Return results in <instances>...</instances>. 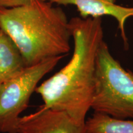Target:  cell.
Returning a JSON list of instances; mask_svg holds the SVG:
<instances>
[{"label": "cell", "mask_w": 133, "mask_h": 133, "mask_svg": "<svg viewBox=\"0 0 133 133\" xmlns=\"http://www.w3.org/2000/svg\"><path fill=\"white\" fill-rule=\"evenodd\" d=\"M91 109L115 118H133V72L115 59L104 40L96 58Z\"/></svg>", "instance_id": "3957f363"}, {"label": "cell", "mask_w": 133, "mask_h": 133, "mask_svg": "<svg viewBox=\"0 0 133 133\" xmlns=\"http://www.w3.org/2000/svg\"><path fill=\"white\" fill-rule=\"evenodd\" d=\"M17 133H87L85 124L76 122L67 114L54 109H38L21 116Z\"/></svg>", "instance_id": "5b68a950"}, {"label": "cell", "mask_w": 133, "mask_h": 133, "mask_svg": "<svg viewBox=\"0 0 133 133\" xmlns=\"http://www.w3.org/2000/svg\"><path fill=\"white\" fill-rule=\"evenodd\" d=\"M51 4L57 5H74L77 8L80 17L101 18L102 16H111L118 23V29L123 41L124 48H129L128 39L126 34V20L133 17V8L126 7L116 4V0H44Z\"/></svg>", "instance_id": "8992f818"}, {"label": "cell", "mask_w": 133, "mask_h": 133, "mask_svg": "<svg viewBox=\"0 0 133 133\" xmlns=\"http://www.w3.org/2000/svg\"><path fill=\"white\" fill-rule=\"evenodd\" d=\"M25 67L19 48L0 26V85Z\"/></svg>", "instance_id": "52a82bcc"}, {"label": "cell", "mask_w": 133, "mask_h": 133, "mask_svg": "<svg viewBox=\"0 0 133 133\" xmlns=\"http://www.w3.org/2000/svg\"><path fill=\"white\" fill-rule=\"evenodd\" d=\"M31 0H0V8H11L24 6Z\"/></svg>", "instance_id": "9c48e42d"}, {"label": "cell", "mask_w": 133, "mask_h": 133, "mask_svg": "<svg viewBox=\"0 0 133 133\" xmlns=\"http://www.w3.org/2000/svg\"><path fill=\"white\" fill-rule=\"evenodd\" d=\"M87 133H133V120L118 119L94 112L86 120Z\"/></svg>", "instance_id": "ba28073f"}, {"label": "cell", "mask_w": 133, "mask_h": 133, "mask_svg": "<svg viewBox=\"0 0 133 133\" xmlns=\"http://www.w3.org/2000/svg\"><path fill=\"white\" fill-rule=\"evenodd\" d=\"M74 49L71 59L58 72L38 86L35 92L43 104L39 110L65 112L79 124H85L91 109L97 51L104 40L101 18L81 17L69 21Z\"/></svg>", "instance_id": "6da1fadb"}, {"label": "cell", "mask_w": 133, "mask_h": 133, "mask_svg": "<svg viewBox=\"0 0 133 133\" xmlns=\"http://www.w3.org/2000/svg\"><path fill=\"white\" fill-rule=\"evenodd\" d=\"M0 26L19 48L26 66L66 56L71 49L69 21L60 7L44 0L0 8Z\"/></svg>", "instance_id": "7a4b0ae2"}, {"label": "cell", "mask_w": 133, "mask_h": 133, "mask_svg": "<svg viewBox=\"0 0 133 133\" xmlns=\"http://www.w3.org/2000/svg\"><path fill=\"white\" fill-rule=\"evenodd\" d=\"M65 56L49 58L26 66L0 85V132L17 133L21 115L29 106L38 83Z\"/></svg>", "instance_id": "277c9868"}]
</instances>
